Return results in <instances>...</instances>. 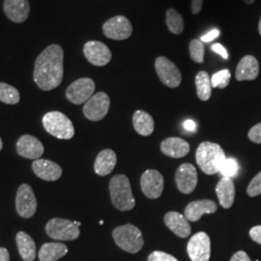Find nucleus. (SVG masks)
I'll return each instance as SVG.
<instances>
[{
    "mask_svg": "<svg viewBox=\"0 0 261 261\" xmlns=\"http://www.w3.org/2000/svg\"><path fill=\"white\" fill-rule=\"evenodd\" d=\"M64 51L59 45H50L38 56L33 77L38 86L45 91L58 87L63 79Z\"/></svg>",
    "mask_w": 261,
    "mask_h": 261,
    "instance_id": "nucleus-1",
    "label": "nucleus"
},
{
    "mask_svg": "<svg viewBox=\"0 0 261 261\" xmlns=\"http://www.w3.org/2000/svg\"><path fill=\"white\" fill-rule=\"evenodd\" d=\"M196 159V164L205 174L213 175L220 172L225 155L221 145L205 141L197 147Z\"/></svg>",
    "mask_w": 261,
    "mask_h": 261,
    "instance_id": "nucleus-2",
    "label": "nucleus"
},
{
    "mask_svg": "<svg viewBox=\"0 0 261 261\" xmlns=\"http://www.w3.org/2000/svg\"><path fill=\"white\" fill-rule=\"evenodd\" d=\"M110 193L113 206L120 211H130L136 205L130 180L124 174L114 175L110 182Z\"/></svg>",
    "mask_w": 261,
    "mask_h": 261,
    "instance_id": "nucleus-3",
    "label": "nucleus"
},
{
    "mask_svg": "<svg viewBox=\"0 0 261 261\" xmlns=\"http://www.w3.org/2000/svg\"><path fill=\"white\" fill-rule=\"evenodd\" d=\"M112 237L120 249L130 253L140 252L144 245L141 231L133 224L117 226L112 232Z\"/></svg>",
    "mask_w": 261,
    "mask_h": 261,
    "instance_id": "nucleus-4",
    "label": "nucleus"
},
{
    "mask_svg": "<svg viewBox=\"0 0 261 261\" xmlns=\"http://www.w3.org/2000/svg\"><path fill=\"white\" fill-rule=\"evenodd\" d=\"M43 125L48 134L60 140H70L75 135L73 123L62 112H47L43 117Z\"/></svg>",
    "mask_w": 261,
    "mask_h": 261,
    "instance_id": "nucleus-5",
    "label": "nucleus"
},
{
    "mask_svg": "<svg viewBox=\"0 0 261 261\" xmlns=\"http://www.w3.org/2000/svg\"><path fill=\"white\" fill-rule=\"evenodd\" d=\"M47 234L55 240L69 241L75 240L80 237V228L74 222L61 218H55L48 221L46 225Z\"/></svg>",
    "mask_w": 261,
    "mask_h": 261,
    "instance_id": "nucleus-6",
    "label": "nucleus"
},
{
    "mask_svg": "<svg viewBox=\"0 0 261 261\" xmlns=\"http://www.w3.org/2000/svg\"><path fill=\"white\" fill-rule=\"evenodd\" d=\"M155 69L159 79L169 88H176L182 82V75L177 66L165 56H160L155 61Z\"/></svg>",
    "mask_w": 261,
    "mask_h": 261,
    "instance_id": "nucleus-7",
    "label": "nucleus"
},
{
    "mask_svg": "<svg viewBox=\"0 0 261 261\" xmlns=\"http://www.w3.org/2000/svg\"><path fill=\"white\" fill-rule=\"evenodd\" d=\"M111 106L109 95L105 92H98L84 103V116L91 121H100L106 117Z\"/></svg>",
    "mask_w": 261,
    "mask_h": 261,
    "instance_id": "nucleus-8",
    "label": "nucleus"
},
{
    "mask_svg": "<svg viewBox=\"0 0 261 261\" xmlns=\"http://www.w3.org/2000/svg\"><path fill=\"white\" fill-rule=\"evenodd\" d=\"M95 83L92 79H79L70 84L66 90V97L69 102L75 105L85 103L94 95Z\"/></svg>",
    "mask_w": 261,
    "mask_h": 261,
    "instance_id": "nucleus-9",
    "label": "nucleus"
},
{
    "mask_svg": "<svg viewBox=\"0 0 261 261\" xmlns=\"http://www.w3.org/2000/svg\"><path fill=\"white\" fill-rule=\"evenodd\" d=\"M188 254L192 261H209L211 256V241L205 232H197L188 243Z\"/></svg>",
    "mask_w": 261,
    "mask_h": 261,
    "instance_id": "nucleus-10",
    "label": "nucleus"
},
{
    "mask_svg": "<svg viewBox=\"0 0 261 261\" xmlns=\"http://www.w3.org/2000/svg\"><path fill=\"white\" fill-rule=\"evenodd\" d=\"M16 208L18 214L29 219L34 216L37 209V200L32 188L28 184H22L19 187L16 196Z\"/></svg>",
    "mask_w": 261,
    "mask_h": 261,
    "instance_id": "nucleus-11",
    "label": "nucleus"
},
{
    "mask_svg": "<svg viewBox=\"0 0 261 261\" xmlns=\"http://www.w3.org/2000/svg\"><path fill=\"white\" fill-rule=\"evenodd\" d=\"M103 32L107 37L112 40H126L133 33V27L126 17L116 16L103 23Z\"/></svg>",
    "mask_w": 261,
    "mask_h": 261,
    "instance_id": "nucleus-12",
    "label": "nucleus"
},
{
    "mask_svg": "<svg viewBox=\"0 0 261 261\" xmlns=\"http://www.w3.org/2000/svg\"><path fill=\"white\" fill-rule=\"evenodd\" d=\"M165 186L163 175L155 169H148L140 178V187L144 196L156 199L162 196Z\"/></svg>",
    "mask_w": 261,
    "mask_h": 261,
    "instance_id": "nucleus-13",
    "label": "nucleus"
},
{
    "mask_svg": "<svg viewBox=\"0 0 261 261\" xmlns=\"http://www.w3.org/2000/svg\"><path fill=\"white\" fill-rule=\"evenodd\" d=\"M84 56L92 65H107L112 60V51L102 42L89 41L84 47Z\"/></svg>",
    "mask_w": 261,
    "mask_h": 261,
    "instance_id": "nucleus-14",
    "label": "nucleus"
},
{
    "mask_svg": "<svg viewBox=\"0 0 261 261\" xmlns=\"http://www.w3.org/2000/svg\"><path fill=\"white\" fill-rule=\"evenodd\" d=\"M175 182L178 190L183 194H191L197 185V171L192 164H183L176 170Z\"/></svg>",
    "mask_w": 261,
    "mask_h": 261,
    "instance_id": "nucleus-15",
    "label": "nucleus"
},
{
    "mask_svg": "<svg viewBox=\"0 0 261 261\" xmlns=\"http://www.w3.org/2000/svg\"><path fill=\"white\" fill-rule=\"evenodd\" d=\"M17 152L23 158L38 160L44 153V145L37 138L24 135L17 142Z\"/></svg>",
    "mask_w": 261,
    "mask_h": 261,
    "instance_id": "nucleus-16",
    "label": "nucleus"
},
{
    "mask_svg": "<svg viewBox=\"0 0 261 261\" xmlns=\"http://www.w3.org/2000/svg\"><path fill=\"white\" fill-rule=\"evenodd\" d=\"M32 169L38 177L45 181H56L62 175V169L56 163L45 159L35 160Z\"/></svg>",
    "mask_w": 261,
    "mask_h": 261,
    "instance_id": "nucleus-17",
    "label": "nucleus"
},
{
    "mask_svg": "<svg viewBox=\"0 0 261 261\" xmlns=\"http://www.w3.org/2000/svg\"><path fill=\"white\" fill-rule=\"evenodd\" d=\"M3 9L6 16L14 22H23L29 16L28 0H4Z\"/></svg>",
    "mask_w": 261,
    "mask_h": 261,
    "instance_id": "nucleus-18",
    "label": "nucleus"
},
{
    "mask_svg": "<svg viewBox=\"0 0 261 261\" xmlns=\"http://www.w3.org/2000/svg\"><path fill=\"white\" fill-rule=\"evenodd\" d=\"M216 202L210 199L196 200L187 205L185 217L189 222H197L202 215L212 214L217 211Z\"/></svg>",
    "mask_w": 261,
    "mask_h": 261,
    "instance_id": "nucleus-19",
    "label": "nucleus"
},
{
    "mask_svg": "<svg viewBox=\"0 0 261 261\" xmlns=\"http://www.w3.org/2000/svg\"><path fill=\"white\" fill-rule=\"evenodd\" d=\"M259 74V64L257 59L252 56H246L243 57L238 63L235 77L237 81H253Z\"/></svg>",
    "mask_w": 261,
    "mask_h": 261,
    "instance_id": "nucleus-20",
    "label": "nucleus"
},
{
    "mask_svg": "<svg viewBox=\"0 0 261 261\" xmlns=\"http://www.w3.org/2000/svg\"><path fill=\"white\" fill-rule=\"evenodd\" d=\"M164 221L168 228L181 238H187L192 232V227L184 215L178 212H168Z\"/></svg>",
    "mask_w": 261,
    "mask_h": 261,
    "instance_id": "nucleus-21",
    "label": "nucleus"
},
{
    "mask_svg": "<svg viewBox=\"0 0 261 261\" xmlns=\"http://www.w3.org/2000/svg\"><path fill=\"white\" fill-rule=\"evenodd\" d=\"M161 151L171 158H183L190 152V144L180 138H168L162 141Z\"/></svg>",
    "mask_w": 261,
    "mask_h": 261,
    "instance_id": "nucleus-22",
    "label": "nucleus"
},
{
    "mask_svg": "<svg viewBox=\"0 0 261 261\" xmlns=\"http://www.w3.org/2000/svg\"><path fill=\"white\" fill-rule=\"evenodd\" d=\"M117 164V156L112 149L101 151L94 164V170L100 176H107L112 173Z\"/></svg>",
    "mask_w": 261,
    "mask_h": 261,
    "instance_id": "nucleus-23",
    "label": "nucleus"
},
{
    "mask_svg": "<svg viewBox=\"0 0 261 261\" xmlns=\"http://www.w3.org/2000/svg\"><path fill=\"white\" fill-rule=\"evenodd\" d=\"M216 193L221 206L224 209L230 208L235 199V186L231 178H222L216 186Z\"/></svg>",
    "mask_w": 261,
    "mask_h": 261,
    "instance_id": "nucleus-24",
    "label": "nucleus"
},
{
    "mask_svg": "<svg viewBox=\"0 0 261 261\" xmlns=\"http://www.w3.org/2000/svg\"><path fill=\"white\" fill-rule=\"evenodd\" d=\"M133 125L138 134L143 137H148L154 132L155 123L149 113L143 111H137L133 115Z\"/></svg>",
    "mask_w": 261,
    "mask_h": 261,
    "instance_id": "nucleus-25",
    "label": "nucleus"
},
{
    "mask_svg": "<svg viewBox=\"0 0 261 261\" xmlns=\"http://www.w3.org/2000/svg\"><path fill=\"white\" fill-rule=\"evenodd\" d=\"M68 252L67 246L62 243H46L39 252L40 261H57Z\"/></svg>",
    "mask_w": 261,
    "mask_h": 261,
    "instance_id": "nucleus-26",
    "label": "nucleus"
},
{
    "mask_svg": "<svg viewBox=\"0 0 261 261\" xmlns=\"http://www.w3.org/2000/svg\"><path fill=\"white\" fill-rule=\"evenodd\" d=\"M19 254L24 261H33L36 257V246L28 233L20 231L16 237Z\"/></svg>",
    "mask_w": 261,
    "mask_h": 261,
    "instance_id": "nucleus-27",
    "label": "nucleus"
},
{
    "mask_svg": "<svg viewBox=\"0 0 261 261\" xmlns=\"http://www.w3.org/2000/svg\"><path fill=\"white\" fill-rule=\"evenodd\" d=\"M196 93L201 101H208L212 95V84L208 73L200 71L196 76Z\"/></svg>",
    "mask_w": 261,
    "mask_h": 261,
    "instance_id": "nucleus-28",
    "label": "nucleus"
},
{
    "mask_svg": "<svg viewBox=\"0 0 261 261\" xmlns=\"http://www.w3.org/2000/svg\"><path fill=\"white\" fill-rule=\"evenodd\" d=\"M166 22L168 30L175 35H180L184 31V19L175 9L170 8L167 11Z\"/></svg>",
    "mask_w": 261,
    "mask_h": 261,
    "instance_id": "nucleus-29",
    "label": "nucleus"
},
{
    "mask_svg": "<svg viewBox=\"0 0 261 261\" xmlns=\"http://www.w3.org/2000/svg\"><path fill=\"white\" fill-rule=\"evenodd\" d=\"M19 92L17 88L5 83H0V101L8 105H16L19 102Z\"/></svg>",
    "mask_w": 261,
    "mask_h": 261,
    "instance_id": "nucleus-30",
    "label": "nucleus"
},
{
    "mask_svg": "<svg viewBox=\"0 0 261 261\" xmlns=\"http://www.w3.org/2000/svg\"><path fill=\"white\" fill-rule=\"evenodd\" d=\"M191 58L196 63H203L204 61V46L203 42L198 39H194L190 43Z\"/></svg>",
    "mask_w": 261,
    "mask_h": 261,
    "instance_id": "nucleus-31",
    "label": "nucleus"
},
{
    "mask_svg": "<svg viewBox=\"0 0 261 261\" xmlns=\"http://www.w3.org/2000/svg\"><path fill=\"white\" fill-rule=\"evenodd\" d=\"M230 77H231V74L230 71L227 69H224L218 73H216L214 75H212L211 77V84L212 87L215 88H225L230 82Z\"/></svg>",
    "mask_w": 261,
    "mask_h": 261,
    "instance_id": "nucleus-32",
    "label": "nucleus"
},
{
    "mask_svg": "<svg viewBox=\"0 0 261 261\" xmlns=\"http://www.w3.org/2000/svg\"><path fill=\"white\" fill-rule=\"evenodd\" d=\"M238 171H239V165L237 161L233 158H225L220 169V173L224 177L227 178L236 176Z\"/></svg>",
    "mask_w": 261,
    "mask_h": 261,
    "instance_id": "nucleus-33",
    "label": "nucleus"
},
{
    "mask_svg": "<svg viewBox=\"0 0 261 261\" xmlns=\"http://www.w3.org/2000/svg\"><path fill=\"white\" fill-rule=\"evenodd\" d=\"M247 194L250 196H257L261 195V171L254 176L247 189Z\"/></svg>",
    "mask_w": 261,
    "mask_h": 261,
    "instance_id": "nucleus-34",
    "label": "nucleus"
},
{
    "mask_svg": "<svg viewBox=\"0 0 261 261\" xmlns=\"http://www.w3.org/2000/svg\"><path fill=\"white\" fill-rule=\"evenodd\" d=\"M147 261H178L173 255L164 252H153L149 256Z\"/></svg>",
    "mask_w": 261,
    "mask_h": 261,
    "instance_id": "nucleus-35",
    "label": "nucleus"
},
{
    "mask_svg": "<svg viewBox=\"0 0 261 261\" xmlns=\"http://www.w3.org/2000/svg\"><path fill=\"white\" fill-rule=\"evenodd\" d=\"M249 139L254 143L261 144V123L254 125L248 134Z\"/></svg>",
    "mask_w": 261,
    "mask_h": 261,
    "instance_id": "nucleus-36",
    "label": "nucleus"
},
{
    "mask_svg": "<svg viewBox=\"0 0 261 261\" xmlns=\"http://www.w3.org/2000/svg\"><path fill=\"white\" fill-rule=\"evenodd\" d=\"M250 236L254 242L261 245V225H256L250 230Z\"/></svg>",
    "mask_w": 261,
    "mask_h": 261,
    "instance_id": "nucleus-37",
    "label": "nucleus"
},
{
    "mask_svg": "<svg viewBox=\"0 0 261 261\" xmlns=\"http://www.w3.org/2000/svg\"><path fill=\"white\" fill-rule=\"evenodd\" d=\"M211 49L214 51L215 54H218L219 56H222L224 59H228L227 50L221 44H214V45H212L211 46Z\"/></svg>",
    "mask_w": 261,
    "mask_h": 261,
    "instance_id": "nucleus-38",
    "label": "nucleus"
},
{
    "mask_svg": "<svg viewBox=\"0 0 261 261\" xmlns=\"http://www.w3.org/2000/svg\"><path fill=\"white\" fill-rule=\"evenodd\" d=\"M219 36H220V30L219 29H213L205 35H203L200 40L204 43H209V42L213 41L214 39L219 37Z\"/></svg>",
    "mask_w": 261,
    "mask_h": 261,
    "instance_id": "nucleus-39",
    "label": "nucleus"
},
{
    "mask_svg": "<svg viewBox=\"0 0 261 261\" xmlns=\"http://www.w3.org/2000/svg\"><path fill=\"white\" fill-rule=\"evenodd\" d=\"M230 261H252L250 256L248 255L247 252L239 251V252H235Z\"/></svg>",
    "mask_w": 261,
    "mask_h": 261,
    "instance_id": "nucleus-40",
    "label": "nucleus"
},
{
    "mask_svg": "<svg viewBox=\"0 0 261 261\" xmlns=\"http://www.w3.org/2000/svg\"><path fill=\"white\" fill-rule=\"evenodd\" d=\"M203 5V0H192V13L194 15H197L200 13Z\"/></svg>",
    "mask_w": 261,
    "mask_h": 261,
    "instance_id": "nucleus-41",
    "label": "nucleus"
},
{
    "mask_svg": "<svg viewBox=\"0 0 261 261\" xmlns=\"http://www.w3.org/2000/svg\"><path fill=\"white\" fill-rule=\"evenodd\" d=\"M184 128L189 132H195L196 129V122L193 120H187L184 122Z\"/></svg>",
    "mask_w": 261,
    "mask_h": 261,
    "instance_id": "nucleus-42",
    "label": "nucleus"
},
{
    "mask_svg": "<svg viewBox=\"0 0 261 261\" xmlns=\"http://www.w3.org/2000/svg\"><path fill=\"white\" fill-rule=\"evenodd\" d=\"M0 261H10L9 252L5 248H0Z\"/></svg>",
    "mask_w": 261,
    "mask_h": 261,
    "instance_id": "nucleus-43",
    "label": "nucleus"
},
{
    "mask_svg": "<svg viewBox=\"0 0 261 261\" xmlns=\"http://www.w3.org/2000/svg\"><path fill=\"white\" fill-rule=\"evenodd\" d=\"M244 1H245V3H246V4L251 5L252 3H254V1H255V0H244Z\"/></svg>",
    "mask_w": 261,
    "mask_h": 261,
    "instance_id": "nucleus-44",
    "label": "nucleus"
},
{
    "mask_svg": "<svg viewBox=\"0 0 261 261\" xmlns=\"http://www.w3.org/2000/svg\"><path fill=\"white\" fill-rule=\"evenodd\" d=\"M258 31H259V33H260L261 35V18L260 20H259V24H258Z\"/></svg>",
    "mask_w": 261,
    "mask_h": 261,
    "instance_id": "nucleus-45",
    "label": "nucleus"
},
{
    "mask_svg": "<svg viewBox=\"0 0 261 261\" xmlns=\"http://www.w3.org/2000/svg\"><path fill=\"white\" fill-rule=\"evenodd\" d=\"M74 224H75V225H77V226L80 227V225L82 224V223H81V222H76V221H75V222H74Z\"/></svg>",
    "mask_w": 261,
    "mask_h": 261,
    "instance_id": "nucleus-46",
    "label": "nucleus"
},
{
    "mask_svg": "<svg viewBox=\"0 0 261 261\" xmlns=\"http://www.w3.org/2000/svg\"><path fill=\"white\" fill-rule=\"evenodd\" d=\"M2 147H3V143H2V140L0 139V151L2 149Z\"/></svg>",
    "mask_w": 261,
    "mask_h": 261,
    "instance_id": "nucleus-47",
    "label": "nucleus"
}]
</instances>
